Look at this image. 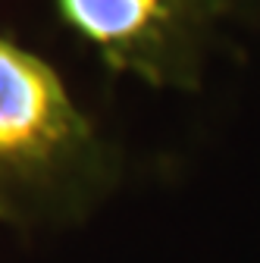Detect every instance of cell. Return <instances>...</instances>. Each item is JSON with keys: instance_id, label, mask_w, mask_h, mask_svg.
Listing matches in <instances>:
<instances>
[{"instance_id": "1", "label": "cell", "mask_w": 260, "mask_h": 263, "mask_svg": "<svg viewBox=\"0 0 260 263\" xmlns=\"http://www.w3.org/2000/svg\"><path fill=\"white\" fill-rule=\"evenodd\" d=\"M113 176L110 147L57 69L0 35V222L79 219Z\"/></svg>"}, {"instance_id": "2", "label": "cell", "mask_w": 260, "mask_h": 263, "mask_svg": "<svg viewBox=\"0 0 260 263\" xmlns=\"http://www.w3.org/2000/svg\"><path fill=\"white\" fill-rule=\"evenodd\" d=\"M113 72L157 88H198L229 28L260 19V0H57Z\"/></svg>"}]
</instances>
